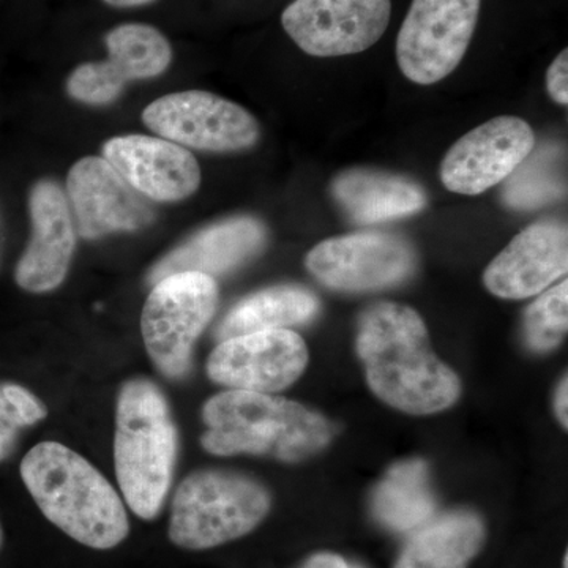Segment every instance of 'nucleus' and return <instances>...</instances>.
I'll return each instance as SVG.
<instances>
[{
	"mask_svg": "<svg viewBox=\"0 0 568 568\" xmlns=\"http://www.w3.org/2000/svg\"><path fill=\"white\" fill-rule=\"evenodd\" d=\"M355 346L373 394L402 413H443L462 395L457 373L437 357L424 320L410 306H368L358 320Z\"/></svg>",
	"mask_w": 568,
	"mask_h": 568,
	"instance_id": "1",
	"label": "nucleus"
},
{
	"mask_svg": "<svg viewBox=\"0 0 568 568\" xmlns=\"http://www.w3.org/2000/svg\"><path fill=\"white\" fill-rule=\"evenodd\" d=\"M20 473L41 514L78 544L111 549L129 537L121 495L71 448L52 440L37 444L22 458Z\"/></svg>",
	"mask_w": 568,
	"mask_h": 568,
	"instance_id": "2",
	"label": "nucleus"
},
{
	"mask_svg": "<svg viewBox=\"0 0 568 568\" xmlns=\"http://www.w3.org/2000/svg\"><path fill=\"white\" fill-rule=\"evenodd\" d=\"M201 446L219 457L256 455L298 463L328 446L332 425L301 403L274 394L226 390L203 407Z\"/></svg>",
	"mask_w": 568,
	"mask_h": 568,
	"instance_id": "3",
	"label": "nucleus"
},
{
	"mask_svg": "<svg viewBox=\"0 0 568 568\" xmlns=\"http://www.w3.org/2000/svg\"><path fill=\"white\" fill-rule=\"evenodd\" d=\"M178 454V426L162 388L148 377L126 381L115 406L114 465L123 500L136 517H159Z\"/></svg>",
	"mask_w": 568,
	"mask_h": 568,
	"instance_id": "4",
	"label": "nucleus"
},
{
	"mask_svg": "<svg viewBox=\"0 0 568 568\" xmlns=\"http://www.w3.org/2000/svg\"><path fill=\"white\" fill-rule=\"evenodd\" d=\"M271 504L267 489L244 474L194 470L175 489L168 534L190 551L220 547L256 529Z\"/></svg>",
	"mask_w": 568,
	"mask_h": 568,
	"instance_id": "5",
	"label": "nucleus"
},
{
	"mask_svg": "<svg viewBox=\"0 0 568 568\" xmlns=\"http://www.w3.org/2000/svg\"><path fill=\"white\" fill-rule=\"evenodd\" d=\"M219 305L212 276L182 272L153 284L141 315V334L152 364L164 377L189 375L193 347Z\"/></svg>",
	"mask_w": 568,
	"mask_h": 568,
	"instance_id": "6",
	"label": "nucleus"
},
{
	"mask_svg": "<svg viewBox=\"0 0 568 568\" xmlns=\"http://www.w3.org/2000/svg\"><path fill=\"white\" fill-rule=\"evenodd\" d=\"M481 0H413L398 37L396 62L407 80L432 85L454 73L469 50Z\"/></svg>",
	"mask_w": 568,
	"mask_h": 568,
	"instance_id": "7",
	"label": "nucleus"
},
{
	"mask_svg": "<svg viewBox=\"0 0 568 568\" xmlns=\"http://www.w3.org/2000/svg\"><path fill=\"white\" fill-rule=\"evenodd\" d=\"M142 121L163 140L196 151H245L261 136L260 123L252 112L204 91L164 95L145 108Z\"/></svg>",
	"mask_w": 568,
	"mask_h": 568,
	"instance_id": "8",
	"label": "nucleus"
},
{
	"mask_svg": "<svg viewBox=\"0 0 568 568\" xmlns=\"http://www.w3.org/2000/svg\"><path fill=\"white\" fill-rule=\"evenodd\" d=\"M416 264L409 242L377 231L327 239L306 254V268L325 286L343 293L395 286L414 274Z\"/></svg>",
	"mask_w": 568,
	"mask_h": 568,
	"instance_id": "9",
	"label": "nucleus"
},
{
	"mask_svg": "<svg viewBox=\"0 0 568 568\" xmlns=\"http://www.w3.org/2000/svg\"><path fill=\"white\" fill-rule=\"evenodd\" d=\"M390 17L392 0H294L282 24L306 54L342 58L375 47Z\"/></svg>",
	"mask_w": 568,
	"mask_h": 568,
	"instance_id": "10",
	"label": "nucleus"
},
{
	"mask_svg": "<svg viewBox=\"0 0 568 568\" xmlns=\"http://www.w3.org/2000/svg\"><path fill=\"white\" fill-rule=\"evenodd\" d=\"M532 126L515 115H499L459 138L440 163L448 192L476 196L506 181L536 149Z\"/></svg>",
	"mask_w": 568,
	"mask_h": 568,
	"instance_id": "11",
	"label": "nucleus"
},
{
	"mask_svg": "<svg viewBox=\"0 0 568 568\" xmlns=\"http://www.w3.org/2000/svg\"><path fill=\"white\" fill-rule=\"evenodd\" d=\"M306 365L304 338L282 328L223 339L209 357L207 375L230 390L275 394L293 386Z\"/></svg>",
	"mask_w": 568,
	"mask_h": 568,
	"instance_id": "12",
	"label": "nucleus"
},
{
	"mask_svg": "<svg viewBox=\"0 0 568 568\" xmlns=\"http://www.w3.org/2000/svg\"><path fill=\"white\" fill-rule=\"evenodd\" d=\"M108 59L78 67L67 91L78 102L103 106L118 100L132 81L160 77L173 61L170 41L159 29L141 22L118 26L106 36Z\"/></svg>",
	"mask_w": 568,
	"mask_h": 568,
	"instance_id": "13",
	"label": "nucleus"
},
{
	"mask_svg": "<svg viewBox=\"0 0 568 568\" xmlns=\"http://www.w3.org/2000/svg\"><path fill=\"white\" fill-rule=\"evenodd\" d=\"M67 193L77 234L88 241L134 233L155 219L144 197L100 156H85L73 164Z\"/></svg>",
	"mask_w": 568,
	"mask_h": 568,
	"instance_id": "14",
	"label": "nucleus"
},
{
	"mask_svg": "<svg viewBox=\"0 0 568 568\" xmlns=\"http://www.w3.org/2000/svg\"><path fill=\"white\" fill-rule=\"evenodd\" d=\"M29 209L31 241L18 261L14 280L28 293H50L58 290L69 274L77 227L69 200L59 183L37 182L29 196Z\"/></svg>",
	"mask_w": 568,
	"mask_h": 568,
	"instance_id": "15",
	"label": "nucleus"
},
{
	"mask_svg": "<svg viewBox=\"0 0 568 568\" xmlns=\"http://www.w3.org/2000/svg\"><path fill=\"white\" fill-rule=\"evenodd\" d=\"M103 159L138 193L159 203L186 200L201 185V168L193 153L163 138H111L104 142Z\"/></svg>",
	"mask_w": 568,
	"mask_h": 568,
	"instance_id": "16",
	"label": "nucleus"
},
{
	"mask_svg": "<svg viewBox=\"0 0 568 568\" xmlns=\"http://www.w3.org/2000/svg\"><path fill=\"white\" fill-rule=\"evenodd\" d=\"M568 271V231L559 222L530 224L489 263L484 274L496 297L521 301L548 290Z\"/></svg>",
	"mask_w": 568,
	"mask_h": 568,
	"instance_id": "17",
	"label": "nucleus"
},
{
	"mask_svg": "<svg viewBox=\"0 0 568 568\" xmlns=\"http://www.w3.org/2000/svg\"><path fill=\"white\" fill-rule=\"evenodd\" d=\"M267 241V230L253 216H235L204 227L168 253L149 274V283L182 272L209 276L227 274L256 256Z\"/></svg>",
	"mask_w": 568,
	"mask_h": 568,
	"instance_id": "18",
	"label": "nucleus"
},
{
	"mask_svg": "<svg viewBox=\"0 0 568 568\" xmlns=\"http://www.w3.org/2000/svg\"><path fill=\"white\" fill-rule=\"evenodd\" d=\"M332 194L346 215L362 224L406 219L426 207V193L413 179L364 168L336 175Z\"/></svg>",
	"mask_w": 568,
	"mask_h": 568,
	"instance_id": "19",
	"label": "nucleus"
},
{
	"mask_svg": "<svg viewBox=\"0 0 568 568\" xmlns=\"http://www.w3.org/2000/svg\"><path fill=\"white\" fill-rule=\"evenodd\" d=\"M320 313V298L304 286L282 284L257 291L224 316L216 338H234L254 332L282 331L293 325L305 324Z\"/></svg>",
	"mask_w": 568,
	"mask_h": 568,
	"instance_id": "20",
	"label": "nucleus"
},
{
	"mask_svg": "<svg viewBox=\"0 0 568 568\" xmlns=\"http://www.w3.org/2000/svg\"><path fill=\"white\" fill-rule=\"evenodd\" d=\"M484 540V523L477 515L454 511L418 530L395 568H467Z\"/></svg>",
	"mask_w": 568,
	"mask_h": 568,
	"instance_id": "21",
	"label": "nucleus"
},
{
	"mask_svg": "<svg viewBox=\"0 0 568 568\" xmlns=\"http://www.w3.org/2000/svg\"><path fill=\"white\" fill-rule=\"evenodd\" d=\"M372 507L377 521L396 532L426 525L436 507L426 463L407 459L390 467L373 493Z\"/></svg>",
	"mask_w": 568,
	"mask_h": 568,
	"instance_id": "22",
	"label": "nucleus"
},
{
	"mask_svg": "<svg viewBox=\"0 0 568 568\" xmlns=\"http://www.w3.org/2000/svg\"><path fill=\"white\" fill-rule=\"evenodd\" d=\"M566 194V163L558 144L534 149L514 174L508 175L503 190L504 204L514 211H532L556 203Z\"/></svg>",
	"mask_w": 568,
	"mask_h": 568,
	"instance_id": "23",
	"label": "nucleus"
},
{
	"mask_svg": "<svg viewBox=\"0 0 568 568\" xmlns=\"http://www.w3.org/2000/svg\"><path fill=\"white\" fill-rule=\"evenodd\" d=\"M568 327V283L547 291L528 306L525 315L526 345L536 353H548L562 342Z\"/></svg>",
	"mask_w": 568,
	"mask_h": 568,
	"instance_id": "24",
	"label": "nucleus"
},
{
	"mask_svg": "<svg viewBox=\"0 0 568 568\" xmlns=\"http://www.w3.org/2000/svg\"><path fill=\"white\" fill-rule=\"evenodd\" d=\"M47 416V406L29 388L0 381V463L13 454L21 433Z\"/></svg>",
	"mask_w": 568,
	"mask_h": 568,
	"instance_id": "25",
	"label": "nucleus"
},
{
	"mask_svg": "<svg viewBox=\"0 0 568 568\" xmlns=\"http://www.w3.org/2000/svg\"><path fill=\"white\" fill-rule=\"evenodd\" d=\"M547 91L558 104H568V51H560L547 71Z\"/></svg>",
	"mask_w": 568,
	"mask_h": 568,
	"instance_id": "26",
	"label": "nucleus"
},
{
	"mask_svg": "<svg viewBox=\"0 0 568 568\" xmlns=\"http://www.w3.org/2000/svg\"><path fill=\"white\" fill-rule=\"evenodd\" d=\"M301 568H351L347 566L346 560L338 555L332 552H320V555L312 556L302 564Z\"/></svg>",
	"mask_w": 568,
	"mask_h": 568,
	"instance_id": "27",
	"label": "nucleus"
},
{
	"mask_svg": "<svg viewBox=\"0 0 568 568\" xmlns=\"http://www.w3.org/2000/svg\"><path fill=\"white\" fill-rule=\"evenodd\" d=\"M556 414H558V418L560 425L564 428L568 426V381L567 376L560 381L558 392H556Z\"/></svg>",
	"mask_w": 568,
	"mask_h": 568,
	"instance_id": "28",
	"label": "nucleus"
},
{
	"mask_svg": "<svg viewBox=\"0 0 568 568\" xmlns=\"http://www.w3.org/2000/svg\"><path fill=\"white\" fill-rule=\"evenodd\" d=\"M103 2L115 9H133V7L149 6L155 0H103Z\"/></svg>",
	"mask_w": 568,
	"mask_h": 568,
	"instance_id": "29",
	"label": "nucleus"
},
{
	"mask_svg": "<svg viewBox=\"0 0 568 568\" xmlns=\"http://www.w3.org/2000/svg\"><path fill=\"white\" fill-rule=\"evenodd\" d=\"M564 568H568V556H564Z\"/></svg>",
	"mask_w": 568,
	"mask_h": 568,
	"instance_id": "30",
	"label": "nucleus"
},
{
	"mask_svg": "<svg viewBox=\"0 0 568 568\" xmlns=\"http://www.w3.org/2000/svg\"><path fill=\"white\" fill-rule=\"evenodd\" d=\"M0 545H2V528H0Z\"/></svg>",
	"mask_w": 568,
	"mask_h": 568,
	"instance_id": "31",
	"label": "nucleus"
},
{
	"mask_svg": "<svg viewBox=\"0 0 568 568\" xmlns=\"http://www.w3.org/2000/svg\"><path fill=\"white\" fill-rule=\"evenodd\" d=\"M353 568H361V567H353Z\"/></svg>",
	"mask_w": 568,
	"mask_h": 568,
	"instance_id": "32",
	"label": "nucleus"
}]
</instances>
